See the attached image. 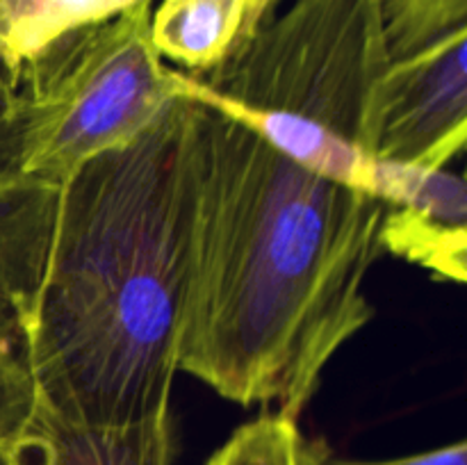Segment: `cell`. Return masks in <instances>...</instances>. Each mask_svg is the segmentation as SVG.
Here are the masks:
<instances>
[{
  "mask_svg": "<svg viewBox=\"0 0 467 465\" xmlns=\"http://www.w3.org/2000/svg\"><path fill=\"white\" fill-rule=\"evenodd\" d=\"M59 185L32 176L0 181V304L30 317L57 212Z\"/></svg>",
  "mask_w": 467,
  "mask_h": 465,
  "instance_id": "obj_8",
  "label": "cell"
},
{
  "mask_svg": "<svg viewBox=\"0 0 467 465\" xmlns=\"http://www.w3.org/2000/svg\"><path fill=\"white\" fill-rule=\"evenodd\" d=\"M0 454L7 465H173L176 429L89 431L35 401L26 427Z\"/></svg>",
  "mask_w": 467,
  "mask_h": 465,
  "instance_id": "obj_7",
  "label": "cell"
},
{
  "mask_svg": "<svg viewBox=\"0 0 467 465\" xmlns=\"http://www.w3.org/2000/svg\"><path fill=\"white\" fill-rule=\"evenodd\" d=\"M278 3H281V0H254V5H251V12H249V21H246L244 36L251 35V32H254L255 27L265 21V18L272 16V14L276 12ZM244 36H242V39H244Z\"/></svg>",
  "mask_w": 467,
  "mask_h": 465,
  "instance_id": "obj_16",
  "label": "cell"
},
{
  "mask_svg": "<svg viewBox=\"0 0 467 465\" xmlns=\"http://www.w3.org/2000/svg\"><path fill=\"white\" fill-rule=\"evenodd\" d=\"M388 64L381 0H290L217 67L178 71V85L310 171L374 194Z\"/></svg>",
  "mask_w": 467,
  "mask_h": 465,
  "instance_id": "obj_3",
  "label": "cell"
},
{
  "mask_svg": "<svg viewBox=\"0 0 467 465\" xmlns=\"http://www.w3.org/2000/svg\"><path fill=\"white\" fill-rule=\"evenodd\" d=\"M251 5H254V0H249V12H251ZM246 21H249V16H246ZM246 32V30H244Z\"/></svg>",
  "mask_w": 467,
  "mask_h": 465,
  "instance_id": "obj_17",
  "label": "cell"
},
{
  "mask_svg": "<svg viewBox=\"0 0 467 465\" xmlns=\"http://www.w3.org/2000/svg\"><path fill=\"white\" fill-rule=\"evenodd\" d=\"M467 27L390 59L379 87L377 160L445 169L467 141Z\"/></svg>",
  "mask_w": 467,
  "mask_h": 465,
  "instance_id": "obj_5",
  "label": "cell"
},
{
  "mask_svg": "<svg viewBox=\"0 0 467 465\" xmlns=\"http://www.w3.org/2000/svg\"><path fill=\"white\" fill-rule=\"evenodd\" d=\"M196 117L199 100L181 94L137 140L59 185L23 328L36 401L73 427H173L194 258Z\"/></svg>",
  "mask_w": 467,
  "mask_h": 465,
  "instance_id": "obj_2",
  "label": "cell"
},
{
  "mask_svg": "<svg viewBox=\"0 0 467 465\" xmlns=\"http://www.w3.org/2000/svg\"><path fill=\"white\" fill-rule=\"evenodd\" d=\"M374 196L383 201L381 253L406 260L438 281H467V187L447 169L379 162Z\"/></svg>",
  "mask_w": 467,
  "mask_h": 465,
  "instance_id": "obj_6",
  "label": "cell"
},
{
  "mask_svg": "<svg viewBox=\"0 0 467 465\" xmlns=\"http://www.w3.org/2000/svg\"><path fill=\"white\" fill-rule=\"evenodd\" d=\"M153 0L67 32L14 71L26 126L23 176L62 185L141 135L181 96L150 41Z\"/></svg>",
  "mask_w": 467,
  "mask_h": 465,
  "instance_id": "obj_4",
  "label": "cell"
},
{
  "mask_svg": "<svg viewBox=\"0 0 467 465\" xmlns=\"http://www.w3.org/2000/svg\"><path fill=\"white\" fill-rule=\"evenodd\" d=\"M26 126L14 78L0 67V181L23 176Z\"/></svg>",
  "mask_w": 467,
  "mask_h": 465,
  "instance_id": "obj_14",
  "label": "cell"
},
{
  "mask_svg": "<svg viewBox=\"0 0 467 465\" xmlns=\"http://www.w3.org/2000/svg\"><path fill=\"white\" fill-rule=\"evenodd\" d=\"M246 16L249 0H160L150 14V41L162 59L205 73L244 36Z\"/></svg>",
  "mask_w": 467,
  "mask_h": 465,
  "instance_id": "obj_9",
  "label": "cell"
},
{
  "mask_svg": "<svg viewBox=\"0 0 467 465\" xmlns=\"http://www.w3.org/2000/svg\"><path fill=\"white\" fill-rule=\"evenodd\" d=\"M36 401L21 317L0 304V450L26 427Z\"/></svg>",
  "mask_w": 467,
  "mask_h": 465,
  "instance_id": "obj_13",
  "label": "cell"
},
{
  "mask_svg": "<svg viewBox=\"0 0 467 465\" xmlns=\"http://www.w3.org/2000/svg\"><path fill=\"white\" fill-rule=\"evenodd\" d=\"M317 465H467V445L465 440H456L436 450L395 456V459H347V456H336L322 442Z\"/></svg>",
  "mask_w": 467,
  "mask_h": 465,
  "instance_id": "obj_15",
  "label": "cell"
},
{
  "mask_svg": "<svg viewBox=\"0 0 467 465\" xmlns=\"http://www.w3.org/2000/svg\"><path fill=\"white\" fill-rule=\"evenodd\" d=\"M383 201L324 178L199 100L196 231L178 369L299 419L333 356L374 317Z\"/></svg>",
  "mask_w": 467,
  "mask_h": 465,
  "instance_id": "obj_1",
  "label": "cell"
},
{
  "mask_svg": "<svg viewBox=\"0 0 467 465\" xmlns=\"http://www.w3.org/2000/svg\"><path fill=\"white\" fill-rule=\"evenodd\" d=\"M0 465H7V463H5V459H3V454H0Z\"/></svg>",
  "mask_w": 467,
  "mask_h": 465,
  "instance_id": "obj_18",
  "label": "cell"
},
{
  "mask_svg": "<svg viewBox=\"0 0 467 465\" xmlns=\"http://www.w3.org/2000/svg\"><path fill=\"white\" fill-rule=\"evenodd\" d=\"M381 21L390 59H400L467 27V0H381Z\"/></svg>",
  "mask_w": 467,
  "mask_h": 465,
  "instance_id": "obj_12",
  "label": "cell"
},
{
  "mask_svg": "<svg viewBox=\"0 0 467 465\" xmlns=\"http://www.w3.org/2000/svg\"><path fill=\"white\" fill-rule=\"evenodd\" d=\"M135 3L140 0H0V67L14 76L50 41Z\"/></svg>",
  "mask_w": 467,
  "mask_h": 465,
  "instance_id": "obj_10",
  "label": "cell"
},
{
  "mask_svg": "<svg viewBox=\"0 0 467 465\" xmlns=\"http://www.w3.org/2000/svg\"><path fill=\"white\" fill-rule=\"evenodd\" d=\"M322 440H310L299 422L287 415L263 410L235 429L205 465H317Z\"/></svg>",
  "mask_w": 467,
  "mask_h": 465,
  "instance_id": "obj_11",
  "label": "cell"
}]
</instances>
